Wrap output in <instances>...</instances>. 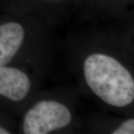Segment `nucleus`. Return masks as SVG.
<instances>
[{"mask_svg":"<svg viewBox=\"0 0 134 134\" xmlns=\"http://www.w3.org/2000/svg\"><path fill=\"white\" fill-rule=\"evenodd\" d=\"M81 69L88 89L106 105L124 109L133 104V75L115 54L91 51L83 59Z\"/></svg>","mask_w":134,"mask_h":134,"instance_id":"obj_1","label":"nucleus"},{"mask_svg":"<svg viewBox=\"0 0 134 134\" xmlns=\"http://www.w3.org/2000/svg\"><path fill=\"white\" fill-rule=\"evenodd\" d=\"M30 15L7 12L0 16V66L24 65L34 63L35 54L40 56V46H44L43 29L30 21Z\"/></svg>","mask_w":134,"mask_h":134,"instance_id":"obj_2","label":"nucleus"},{"mask_svg":"<svg viewBox=\"0 0 134 134\" xmlns=\"http://www.w3.org/2000/svg\"><path fill=\"white\" fill-rule=\"evenodd\" d=\"M72 107L60 98H42L25 112L21 128L25 134H48L65 130L72 125Z\"/></svg>","mask_w":134,"mask_h":134,"instance_id":"obj_3","label":"nucleus"},{"mask_svg":"<svg viewBox=\"0 0 134 134\" xmlns=\"http://www.w3.org/2000/svg\"><path fill=\"white\" fill-rule=\"evenodd\" d=\"M33 77L26 68L0 66V111L8 114L30 100L34 90Z\"/></svg>","mask_w":134,"mask_h":134,"instance_id":"obj_4","label":"nucleus"},{"mask_svg":"<svg viewBox=\"0 0 134 134\" xmlns=\"http://www.w3.org/2000/svg\"><path fill=\"white\" fill-rule=\"evenodd\" d=\"M83 0H0L5 12L17 15L40 16L57 12Z\"/></svg>","mask_w":134,"mask_h":134,"instance_id":"obj_5","label":"nucleus"},{"mask_svg":"<svg viewBox=\"0 0 134 134\" xmlns=\"http://www.w3.org/2000/svg\"><path fill=\"white\" fill-rule=\"evenodd\" d=\"M112 134H133L134 133V119L129 118L123 120L115 128L111 130Z\"/></svg>","mask_w":134,"mask_h":134,"instance_id":"obj_6","label":"nucleus"},{"mask_svg":"<svg viewBox=\"0 0 134 134\" xmlns=\"http://www.w3.org/2000/svg\"><path fill=\"white\" fill-rule=\"evenodd\" d=\"M89 2H90L92 4L96 5H99L100 8L101 6L104 8H113V7H117L119 8L120 6L125 5L126 4L131 2V0H87Z\"/></svg>","mask_w":134,"mask_h":134,"instance_id":"obj_7","label":"nucleus"},{"mask_svg":"<svg viewBox=\"0 0 134 134\" xmlns=\"http://www.w3.org/2000/svg\"><path fill=\"white\" fill-rule=\"evenodd\" d=\"M9 114L0 111V134H10L13 133L8 121Z\"/></svg>","mask_w":134,"mask_h":134,"instance_id":"obj_8","label":"nucleus"}]
</instances>
